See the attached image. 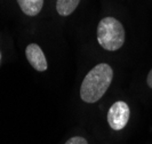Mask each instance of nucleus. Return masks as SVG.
<instances>
[{"instance_id":"1","label":"nucleus","mask_w":152,"mask_h":144,"mask_svg":"<svg viewBox=\"0 0 152 144\" xmlns=\"http://www.w3.org/2000/svg\"><path fill=\"white\" fill-rule=\"evenodd\" d=\"M113 78V70L107 63L95 65L86 75L80 87V97L86 103H95L107 93Z\"/></svg>"},{"instance_id":"2","label":"nucleus","mask_w":152,"mask_h":144,"mask_svg":"<svg viewBox=\"0 0 152 144\" xmlns=\"http://www.w3.org/2000/svg\"><path fill=\"white\" fill-rule=\"evenodd\" d=\"M97 41L105 50L114 52L125 42V29L114 17H104L97 26Z\"/></svg>"},{"instance_id":"3","label":"nucleus","mask_w":152,"mask_h":144,"mask_svg":"<svg viewBox=\"0 0 152 144\" xmlns=\"http://www.w3.org/2000/svg\"><path fill=\"white\" fill-rule=\"evenodd\" d=\"M130 111L126 102L118 101L112 104L107 111V122L110 127L114 130L122 129L129 120Z\"/></svg>"},{"instance_id":"4","label":"nucleus","mask_w":152,"mask_h":144,"mask_svg":"<svg viewBox=\"0 0 152 144\" xmlns=\"http://www.w3.org/2000/svg\"><path fill=\"white\" fill-rule=\"evenodd\" d=\"M25 56L32 68L39 72H44L48 68L45 54L37 44H30L25 48Z\"/></svg>"},{"instance_id":"5","label":"nucleus","mask_w":152,"mask_h":144,"mask_svg":"<svg viewBox=\"0 0 152 144\" xmlns=\"http://www.w3.org/2000/svg\"><path fill=\"white\" fill-rule=\"evenodd\" d=\"M20 7L28 16H37L41 12L44 0H17Z\"/></svg>"},{"instance_id":"6","label":"nucleus","mask_w":152,"mask_h":144,"mask_svg":"<svg viewBox=\"0 0 152 144\" xmlns=\"http://www.w3.org/2000/svg\"><path fill=\"white\" fill-rule=\"evenodd\" d=\"M79 2L80 0H57L56 10L61 16H68L76 10Z\"/></svg>"},{"instance_id":"7","label":"nucleus","mask_w":152,"mask_h":144,"mask_svg":"<svg viewBox=\"0 0 152 144\" xmlns=\"http://www.w3.org/2000/svg\"><path fill=\"white\" fill-rule=\"evenodd\" d=\"M65 144H88V142L85 140L84 137L75 136L72 137V138H70V140H68Z\"/></svg>"},{"instance_id":"8","label":"nucleus","mask_w":152,"mask_h":144,"mask_svg":"<svg viewBox=\"0 0 152 144\" xmlns=\"http://www.w3.org/2000/svg\"><path fill=\"white\" fill-rule=\"evenodd\" d=\"M146 83H148V86L152 88V69L151 71L149 72V75H148V78H146Z\"/></svg>"},{"instance_id":"9","label":"nucleus","mask_w":152,"mask_h":144,"mask_svg":"<svg viewBox=\"0 0 152 144\" xmlns=\"http://www.w3.org/2000/svg\"><path fill=\"white\" fill-rule=\"evenodd\" d=\"M0 62H1V54H0Z\"/></svg>"}]
</instances>
